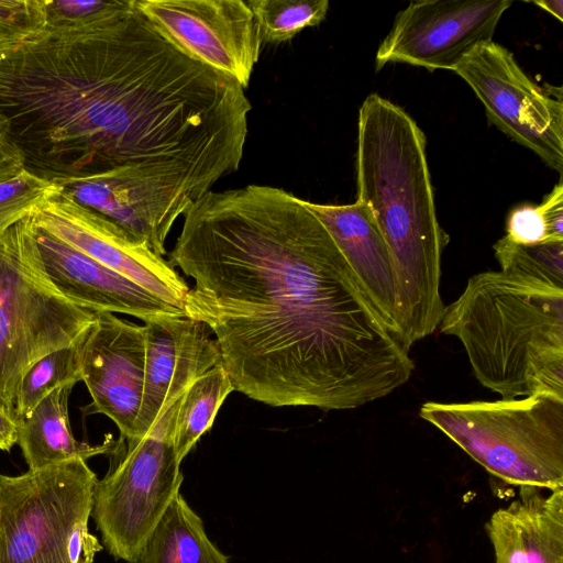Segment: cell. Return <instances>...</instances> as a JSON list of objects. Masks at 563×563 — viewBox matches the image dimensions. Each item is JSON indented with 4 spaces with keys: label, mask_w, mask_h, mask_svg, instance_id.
Returning a JSON list of instances; mask_svg holds the SVG:
<instances>
[{
    "label": "cell",
    "mask_w": 563,
    "mask_h": 563,
    "mask_svg": "<svg viewBox=\"0 0 563 563\" xmlns=\"http://www.w3.org/2000/svg\"><path fill=\"white\" fill-rule=\"evenodd\" d=\"M26 169L24 154L16 144L9 121L0 113V183Z\"/></svg>",
    "instance_id": "cell-29"
},
{
    "label": "cell",
    "mask_w": 563,
    "mask_h": 563,
    "mask_svg": "<svg viewBox=\"0 0 563 563\" xmlns=\"http://www.w3.org/2000/svg\"><path fill=\"white\" fill-rule=\"evenodd\" d=\"M53 181L161 256L176 220L216 184L181 163L123 166Z\"/></svg>",
    "instance_id": "cell-9"
},
{
    "label": "cell",
    "mask_w": 563,
    "mask_h": 563,
    "mask_svg": "<svg viewBox=\"0 0 563 563\" xmlns=\"http://www.w3.org/2000/svg\"><path fill=\"white\" fill-rule=\"evenodd\" d=\"M453 71L470 85L492 124L562 174V95L553 97L539 87L514 54L494 41L472 48Z\"/></svg>",
    "instance_id": "cell-10"
},
{
    "label": "cell",
    "mask_w": 563,
    "mask_h": 563,
    "mask_svg": "<svg viewBox=\"0 0 563 563\" xmlns=\"http://www.w3.org/2000/svg\"><path fill=\"white\" fill-rule=\"evenodd\" d=\"M180 398L142 439L120 437L119 459L97 482L91 517L103 547L118 560L137 563L147 538L180 493L184 476L174 448Z\"/></svg>",
    "instance_id": "cell-8"
},
{
    "label": "cell",
    "mask_w": 563,
    "mask_h": 563,
    "mask_svg": "<svg viewBox=\"0 0 563 563\" xmlns=\"http://www.w3.org/2000/svg\"><path fill=\"white\" fill-rule=\"evenodd\" d=\"M505 235L514 243L534 245L563 241V187L556 185L539 206L520 205L507 219Z\"/></svg>",
    "instance_id": "cell-25"
},
{
    "label": "cell",
    "mask_w": 563,
    "mask_h": 563,
    "mask_svg": "<svg viewBox=\"0 0 563 563\" xmlns=\"http://www.w3.org/2000/svg\"><path fill=\"white\" fill-rule=\"evenodd\" d=\"M419 415L506 484L563 487V398L427 401Z\"/></svg>",
    "instance_id": "cell-5"
},
{
    "label": "cell",
    "mask_w": 563,
    "mask_h": 563,
    "mask_svg": "<svg viewBox=\"0 0 563 563\" xmlns=\"http://www.w3.org/2000/svg\"><path fill=\"white\" fill-rule=\"evenodd\" d=\"M493 247L501 272L563 288V241L521 245L504 236Z\"/></svg>",
    "instance_id": "cell-24"
},
{
    "label": "cell",
    "mask_w": 563,
    "mask_h": 563,
    "mask_svg": "<svg viewBox=\"0 0 563 563\" xmlns=\"http://www.w3.org/2000/svg\"><path fill=\"white\" fill-rule=\"evenodd\" d=\"M137 563H229L179 493L147 538Z\"/></svg>",
    "instance_id": "cell-20"
},
{
    "label": "cell",
    "mask_w": 563,
    "mask_h": 563,
    "mask_svg": "<svg viewBox=\"0 0 563 563\" xmlns=\"http://www.w3.org/2000/svg\"><path fill=\"white\" fill-rule=\"evenodd\" d=\"M306 205L335 241L385 325L402 342L396 271L369 210L358 201L336 206L306 200Z\"/></svg>",
    "instance_id": "cell-17"
},
{
    "label": "cell",
    "mask_w": 563,
    "mask_h": 563,
    "mask_svg": "<svg viewBox=\"0 0 563 563\" xmlns=\"http://www.w3.org/2000/svg\"><path fill=\"white\" fill-rule=\"evenodd\" d=\"M136 10L177 48L249 86L262 40L244 0H134Z\"/></svg>",
    "instance_id": "cell-11"
},
{
    "label": "cell",
    "mask_w": 563,
    "mask_h": 563,
    "mask_svg": "<svg viewBox=\"0 0 563 563\" xmlns=\"http://www.w3.org/2000/svg\"><path fill=\"white\" fill-rule=\"evenodd\" d=\"M0 113L26 169L49 180L165 163L207 174L233 143L240 89L131 0L103 22L45 27L0 56Z\"/></svg>",
    "instance_id": "cell-2"
},
{
    "label": "cell",
    "mask_w": 563,
    "mask_h": 563,
    "mask_svg": "<svg viewBox=\"0 0 563 563\" xmlns=\"http://www.w3.org/2000/svg\"><path fill=\"white\" fill-rule=\"evenodd\" d=\"M16 441L18 420L0 404V451H11Z\"/></svg>",
    "instance_id": "cell-30"
},
{
    "label": "cell",
    "mask_w": 563,
    "mask_h": 563,
    "mask_svg": "<svg viewBox=\"0 0 563 563\" xmlns=\"http://www.w3.org/2000/svg\"><path fill=\"white\" fill-rule=\"evenodd\" d=\"M509 0H421L398 12L376 53V69L405 63L453 70L476 45L493 41Z\"/></svg>",
    "instance_id": "cell-12"
},
{
    "label": "cell",
    "mask_w": 563,
    "mask_h": 563,
    "mask_svg": "<svg viewBox=\"0 0 563 563\" xmlns=\"http://www.w3.org/2000/svg\"><path fill=\"white\" fill-rule=\"evenodd\" d=\"M44 0H0V56L45 29Z\"/></svg>",
    "instance_id": "cell-27"
},
{
    "label": "cell",
    "mask_w": 563,
    "mask_h": 563,
    "mask_svg": "<svg viewBox=\"0 0 563 563\" xmlns=\"http://www.w3.org/2000/svg\"><path fill=\"white\" fill-rule=\"evenodd\" d=\"M145 368L141 408L134 437L146 435L158 417L176 402L190 384L222 364L210 329L187 316L159 314L145 321ZM223 365V364H222Z\"/></svg>",
    "instance_id": "cell-15"
},
{
    "label": "cell",
    "mask_w": 563,
    "mask_h": 563,
    "mask_svg": "<svg viewBox=\"0 0 563 563\" xmlns=\"http://www.w3.org/2000/svg\"><path fill=\"white\" fill-rule=\"evenodd\" d=\"M98 478L80 459L0 474V563H93L90 533Z\"/></svg>",
    "instance_id": "cell-7"
},
{
    "label": "cell",
    "mask_w": 563,
    "mask_h": 563,
    "mask_svg": "<svg viewBox=\"0 0 563 563\" xmlns=\"http://www.w3.org/2000/svg\"><path fill=\"white\" fill-rule=\"evenodd\" d=\"M262 43L279 44L306 27L319 25L327 16L328 0H247Z\"/></svg>",
    "instance_id": "cell-23"
},
{
    "label": "cell",
    "mask_w": 563,
    "mask_h": 563,
    "mask_svg": "<svg viewBox=\"0 0 563 563\" xmlns=\"http://www.w3.org/2000/svg\"><path fill=\"white\" fill-rule=\"evenodd\" d=\"M355 170L356 201L372 213L394 262L401 338L410 350L442 320L441 257L449 236L437 217L424 133L377 93L358 111Z\"/></svg>",
    "instance_id": "cell-3"
},
{
    "label": "cell",
    "mask_w": 563,
    "mask_h": 563,
    "mask_svg": "<svg viewBox=\"0 0 563 563\" xmlns=\"http://www.w3.org/2000/svg\"><path fill=\"white\" fill-rule=\"evenodd\" d=\"M533 3L541 9L548 11L559 21L563 20V1L562 0H542L533 1Z\"/></svg>",
    "instance_id": "cell-31"
},
{
    "label": "cell",
    "mask_w": 563,
    "mask_h": 563,
    "mask_svg": "<svg viewBox=\"0 0 563 563\" xmlns=\"http://www.w3.org/2000/svg\"><path fill=\"white\" fill-rule=\"evenodd\" d=\"M167 261L194 280L186 316L210 329L234 390L253 400L354 409L413 373L327 228L291 192L208 191Z\"/></svg>",
    "instance_id": "cell-1"
},
{
    "label": "cell",
    "mask_w": 563,
    "mask_h": 563,
    "mask_svg": "<svg viewBox=\"0 0 563 563\" xmlns=\"http://www.w3.org/2000/svg\"><path fill=\"white\" fill-rule=\"evenodd\" d=\"M81 382L91 404L86 415L111 419L120 437H134L142 404L145 368L144 328L111 312H95L79 343Z\"/></svg>",
    "instance_id": "cell-14"
},
{
    "label": "cell",
    "mask_w": 563,
    "mask_h": 563,
    "mask_svg": "<svg viewBox=\"0 0 563 563\" xmlns=\"http://www.w3.org/2000/svg\"><path fill=\"white\" fill-rule=\"evenodd\" d=\"M542 490L520 486L519 496L489 518L495 563H563V487Z\"/></svg>",
    "instance_id": "cell-18"
},
{
    "label": "cell",
    "mask_w": 563,
    "mask_h": 563,
    "mask_svg": "<svg viewBox=\"0 0 563 563\" xmlns=\"http://www.w3.org/2000/svg\"><path fill=\"white\" fill-rule=\"evenodd\" d=\"M233 390L220 364L196 378L183 394L174 421V448L180 462L210 430L221 405Z\"/></svg>",
    "instance_id": "cell-21"
},
{
    "label": "cell",
    "mask_w": 563,
    "mask_h": 563,
    "mask_svg": "<svg viewBox=\"0 0 563 563\" xmlns=\"http://www.w3.org/2000/svg\"><path fill=\"white\" fill-rule=\"evenodd\" d=\"M81 336L74 344L45 355L26 372L15 398L13 416L16 420L27 417L55 389L81 382Z\"/></svg>",
    "instance_id": "cell-22"
},
{
    "label": "cell",
    "mask_w": 563,
    "mask_h": 563,
    "mask_svg": "<svg viewBox=\"0 0 563 563\" xmlns=\"http://www.w3.org/2000/svg\"><path fill=\"white\" fill-rule=\"evenodd\" d=\"M93 320L47 277L31 217L9 229L0 238V404L13 413L26 372L78 341Z\"/></svg>",
    "instance_id": "cell-6"
},
{
    "label": "cell",
    "mask_w": 563,
    "mask_h": 563,
    "mask_svg": "<svg viewBox=\"0 0 563 563\" xmlns=\"http://www.w3.org/2000/svg\"><path fill=\"white\" fill-rule=\"evenodd\" d=\"M62 187L29 169L0 183V238L13 225L31 217Z\"/></svg>",
    "instance_id": "cell-26"
},
{
    "label": "cell",
    "mask_w": 563,
    "mask_h": 563,
    "mask_svg": "<svg viewBox=\"0 0 563 563\" xmlns=\"http://www.w3.org/2000/svg\"><path fill=\"white\" fill-rule=\"evenodd\" d=\"M74 386L55 389L25 418L18 420V441L29 470H37L69 460L111 454L115 446L111 434L92 445L77 440L71 431L68 402Z\"/></svg>",
    "instance_id": "cell-19"
},
{
    "label": "cell",
    "mask_w": 563,
    "mask_h": 563,
    "mask_svg": "<svg viewBox=\"0 0 563 563\" xmlns=\"http://www.w3.org/2000/svg\"><path fill=\"white\" fill-rule=\"evenodd\" d=\"M131 0H44L47 29L77 30L106 21Z\"/></svg>",
    "instance_id": "cell-28"
},
{
    "label": "cell",
    "mask_w": 563,
    "mask_h": 563,
    "mask_svg": "<svg viewBox=\"0 0 563 563\" xmlns=\"http://www.w3.org/2000/svg\"><path fill=\"white\" fill-rule=\"evenodd\" d=\"M439 328L461 341L477 380L501 398H563V288L479 273L445 306Z\"/></svg>",
    "instance_id": "cell-4"
},
{
    "label": "cell",
    "mask_w": 563,
    "mask_h": 563,
    "mask_svg": "<svg viewBox=\"0 0 563 563\" xmlns=\"http://www.w3.org/2000/svg\"><path fill=\"white\" fill-rule=\"evenodd\" d=\"M34 225L136 283L185 313L189 286L175 267L101 214L58 191L31 216Z\"/></svg>",
    "instance_id": "cell-13"
},
{
    "label": "cell",
    "mask_w": 563,
    "mask_h": 563,
    "mask_svg": "<svg viewBox=\"0 0 563 563\" xmlns=\"http://www.w3.org/2000/svg\"><path fill=\"white\" fill-rule=\"evenodd\" d=\"M33 227L47 277L75 305L92 312L129 314L144 322L159 314L185 316L136 283L34 223Z\"/></svg>",
    "instance_id": "cell-16"
}]
</instances>
